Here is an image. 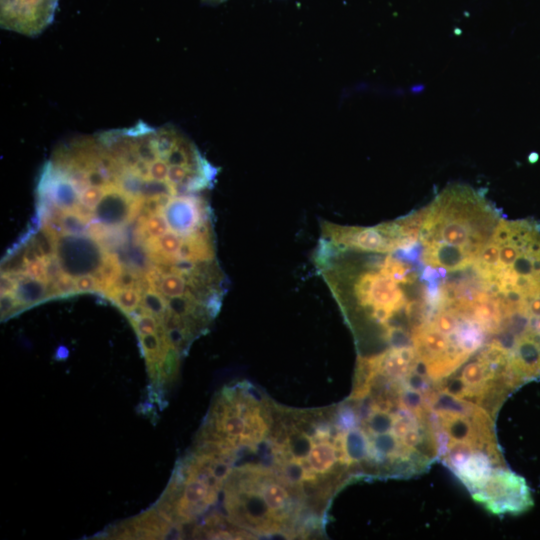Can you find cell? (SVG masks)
Here are the masks:
<instances>
[{"label":"cell","instance_id":"10","mask_svg":"<svg viewBox=\"0 0 540 540\" xmlns=\"http://www.w3.org/2000/svg\"><path fill=\"white\" fill-rule=\"evenodd\" d=\"M244 507L247 516L254 521L263 520L269 512L263 497L255 493L246 496Z\"/></svg>","mask_w":540,"mask_h":540},{"label":"cell","instance_id":"7","mask_svg":"<svg viewBox=\"0 0 540 540\" xmlns=\"http://www.w3.org/2000/svg\"><path fill=\"white\" fill-rule=\"evenodd\" d=\"M314 443L305 433L295 431L290 434L287 440V446L294 458L305 459L308 457Z\"/></svg>","mask_w":540,"mask_h":540},{"label":"cell","instance_id":"13","mask_svg":"<svg viewBox=\"0 0 540 540\" xmlns=\"http://www.w3.org/2000/svg\"><path fill=\"white\" fill-rule=\"evenodd\" d=\"M211 474L213 477L221 483L230 474V464L222 460H214L210 464Z\"/></svg>","mask_w":540,"mask_h":540},{"label":"cell","instance_id":"5","mask_svg":"<svg viewBox=\"0 0 540 540\" xmlns=\"http://www.w3.org/2000/svg\"><path fill=\"white\" fill-rule=\"evenodd\" d=\"M142 306L158 319L160 325L170 314L167 312L169 309L165 298L155 290H148L145 292L142 298Z\"/></svg>","mask_w":540,"mask_h":540},{"label":"cell","instance_id":"14","mask_svg":"<svg viewBox=\"0 0 540 540\" xmlns=\"http://www.w3.org/2000/svg\"><path fill=\"white\" fill-rule=\"evenodd\" d=\"M203 1L206 2V3H213V4H215V3H221V2H223V1H225V0H203Z\"/></svg>","mask_w":540,"mask_h":540},{"label":"cell","instance_id":"2","mask_svg":"<svg viewBox=\"0 0 540 540\" xmlns=\"http://www.w3.org/2000/svg\"><path fill=\"white\" fill-rule=\"evenodd\" d=\"M58 1L1 0V26L25 36H36L53 21Z\"/></svg>","mask_w":540,"mask_h":540},{"label":"cell","instance_id":"6","mask_svg":"<svg viewBox=\"0 0 540 540\" xmlns=\"http://www.w3.org/2000/svg\"><path fill=\"white\" fill-rule=\"evenodd\" d=\"M262 497L269 509L272 511H277L286 505L289 499V494L282 485L278 483H271L264 487Z\"/></svg>","mask_w":540,"mask_h":540},{"label":"cell","instance_id":"4","mask_svg":"<svg viewBox=\"0 0 540 540\" xmlns=\"http://www.w3.org/2000/svg\"><path fill=\"white\" fill-rule=\"evenodd\" d=\"M216 423L217 430L230 437V440L240 438L246 429L245 418L238 414L237 411L231 412L228 407L225 408L222 415L218 416Z\"/></svg>","mask_w":540,"mask_h":540},{"label":"cell","instance_id":"9","mask_svg":"<svg viewBox=\"0 0 540 540\" xmlns=\"http://www.w3.org/2000/svg\"><path fill=\"white\" fill-rule=\"evenodd\" d=\"M304 459L294 458L287 461L284 465V474L291 483L305 481L309 472L313 471L310 464L304 465Z\"/></svg>","mask_w":540,"mask_h":540},{"label":"cell","instance_id":"1","mask_svg":"<svg viewBox=\"0 0 540 540\" xmlns=\"http://www.w3.org/2000/svg\"><path fill=\"white\" fill-rule=\"evenodd\" d=\"M428 404L438 459L481 504L511 471L497 443L495 417L480 405L444 390H433Z\"/></svg>","mask_w":540,"mask_h":540},{"label":"cell","instance_id":"11","mask_svg":"<svg viewBox=\"0 0 540 540\" xmlns=\"http://www.w3.org/2000/svg\"><path fill=\"white\" fill-rule=\"evenodd\" d=\"M138 336L149 335L157 332L158 326L152 314H145L131 322Z\"/></svg>","mask_w":540,"mask_h":540},{"label":"cell","instance_id":"8","mask_svg":"<svg viewBox=\"0 0 540 540\" xmlns=\"http://www.w3.org/2000/svg\"><path fill=\"white\" fill-rule=\"evenodd\" d=\"M109 299L128 315L138 308V304L141 300V293L134 288L120 289Z\"/></svg>","mask_w":540,"mask_h":540},{"label":"cell","instance_id":"12","mask_svg":"<svg viewBox=\"0 0 540 540\" xmlns=\"http://www.w3.org/2000/svg\"><path fill=\"white\" fill-rule=\"evenodd\" d=\"M77 294L98 292V286L92 275H83L75 279Z\"/></svg>","mask_w":540,"mask_h":540},{"label":"cell","instance_id":"3","mask_svg":"<svg viewBox=\"0 0 540 540\" xmlns=\"http://www.w3.org/2000/svg\"><path fill=\"white\" fill-rule=\"evenodd\" d=\"M307 459L316 473L328 472L337 461L334 446L328 441L314 444Z\"/></svg>","mask_w":540,"mask_h":540}]
</instances>
